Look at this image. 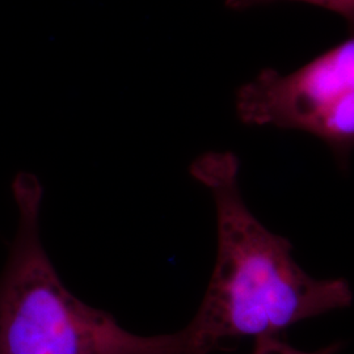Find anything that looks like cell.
Wrapping results in <instances>:
<instances>
[{"mask_svg": "<svg viewBox=\"0 0 354 354\" xmlns=\"http://www.w3.org/2000/svg\"><path fill=\"white\" fill-rule=\"evenodd\" d=\"M190 174L213 196L218 248L203 302L184 328L187 354H209L235 339L277 337L299 322L351 306L345 279L311 277L294 260L290 241L252 214L235 155L205 153Z\"/></svg>", "mask_w": 354, "mask_h": 354, "instance_id": "obj_1", "label": "cell"}, {"mask_svg": "<svg viewBox=\"0 0 354 354\" xmlns=\"http://www.w3.org/2000/svg\"><path fill=\"white\" fill-rule=\"evenodd\" d=\"M12 193L19 223L0 276V354H187L183 329L134 335L68 290L41 241L39 180L20 172Z\"/></svg>", "mask_w": 354, "mask_h": 354, "instance_id": "obj_2", "label": "cell"}, {"mask_svg": "<svg viewBox=\"0 0 354 354\" xmlns=\"http://www.w3.org/2000/svg\"><path fill=\"white\" fill-rule=\"evenodd\" d=\"M236 114L251 127L301 130L342 160L354 149V33L301 68H266L236 93Z\"/></svg>", "mask_w": 354, "mask_h": 354, "instance_id": "obj_3", "label": "cell"}, {"mask_svg": "<svg viewBox=\"0 0 354 354\" xmlns=\"http://www.w3.org/2000/svg\"><path fill=\"white\" fill-rule=\"evenodd\" d=\"M273 1H299L336 13L346 21L349 33H354V0H226V6L232 11H244Z\"/></svg>", "mask_w": 354, "mask_h": 354, "instance_id": "obj_4", "label": "cell"}, {"mask_svg": "<svg viewBox=\"0 0 354 354\" xmlns=\"http://www.w3.org/2000/svg\"><path fill=\"white\" fill-rule=\"evenodd\" d=\"M340 349L342 344H332L314 352H306L291 346L277 336L254 340L252 354H337Z\"/></svg>", "mask_w": 354, "mask_h": 354, "instance_id": "obj_5", "label": "cell"}]
</instances>
